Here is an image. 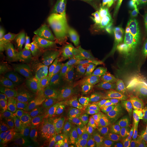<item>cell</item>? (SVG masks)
<instances>
[{"label": "cell", "instance_id": "6da1fadb", "mask_svg": "<svg viewBox=\"0 0 147 147\" xmlns=\"http://www.w3.org/2000/svg\"><path fill=\"white\" fill-rule=\"evenodd\" d=\"M95 42L114 79L123 81L131 76L138 56L132 32L104 27L95 37Z\"/></svg>", "mask_w": 147, "mask_h": 147}, {"label": "cell", "instance_id": "7a4b0ae2", "mask_svg": "<svg viewBox=\"0 0 147 147\" xmlns=\"http://www.w3.org/2000/svg\"><path fill=\"white\" fill-rule=\"evenodd\" d=\"M72 71L81 76L103 82L110 80L111 76L97 53L91 47L84 50L67 64Z\"/></svg>", "mask_w": 147, "mask_h": 147}, {"label": "cell", "instance_id": "3957f363", "mask_svg": "<svg viewBox=\"0 0 147 147\" xmlns=\"http://www.w3.org/2000/svg\"><path fill=\"white\" fill-rule=\"evenodd\" d=\"M119 107L120 104L116 101L99 100L90 102L83 116L84 126L93 131H99L116 115Z\"/></svg>", "mask_w": 147, "mask_h": 147}, {"label": "cell", "instance_id": "277c9868", "mask_svg": "<svg viewBox=\"0 0 147 147\" xmlns=\"http://www.w3.org/2000/svg\"><path fill=\"white\" fill-rule=\"evenodd\" d=\"M16 120L20 123L36 121L33 106L28 97L26 90L21 84H18L8 91Z\"/></svg>", "mask_w": 147, "mask_h": 147}, {"label": "cell", "instance_id": "5b68a950", "mask_svg": "<svg viewBox=\"0 0 147 147\" xmlns=\"http://www.w3.org/2000/svg\"><path fill=\"white\" fill-rule=\"evenodd\" d=\"M63 107L60 99L50 96L33 106L36 121L50 126L60 125L64 119Z\"/></svg>", "mask_w": 147, "mask_h": 147}, {"label": "cell", "instance_id": "8992f818", "mask_svg": "<svg viewBox=\"0 0 147 147\" xmlns=\"http://www.w3.org/2000/svg\"><path fill=\"white\" fill-rule=\"evenodd\" d=\"M132 5L131 0H117L105 19L103 27H113L132 32Z\"/></svg>", "mask_w": 147, "mask_h": 147}, {"label": "cell", "instance_id": "52a82bcc", "mask_svg": "<svg viewBox=\"0 0 147 147\" xmlns=\"http://www.w3.org/2000/svg\"><path fill=\"white\" fill-rule=\"evenodd\" d=\"M67 80L71 82L82 100L102 94L110 89L111 86L110 83L84 77L72 71L68 74Z\"/></svg>", "mask_w": 147, "mask_h": 147}, {"label": "cell", "instance_id": "ba28073f", "mask_svg": "<svg viewBox=\"0 0 147 147\" xmlns=\"http://www.w3.org/2000/svg\"><path fill=\"white\" fill-rule=\"evenodd\" d=\"M28 141L38 147H65L61 134L51 127L26 128Z\"/></svg>", "mask_w": 147, "mask_h": 147}, {"label": "cell", "instance_id": "9c48e42d", "mask_svg": "<svg viewBox=\"0 0 147 147\" xmlns=\"http://www.w3.org/2000/svg\"><path fill=\"white\" fill-rule=\"evenodd\" d=\"M62 125L61 135L64 145L67 147H88L87 145L88 129L76 120H66Z\"/></svg>", "mask_w": 147, "mask_h": 147}, {"label": "cell", "instance_id": "30bf717a", "mask_svg": "<svg viewBox=\"0 0 147 147\" xmlns=\"http://www.w3.org/2000/svg\"><path fill=\"white\" fill-rule=\"evenodd\" d=\"M34 68L18 65L10 69L5 76L0 79V99L1 103L9 101L8 91L18 84H20L30 78Z\"/></svg>", "mask_w": 147, "mask_h": 147}, {"label": "cell", "instance_id": "8fae6325", "mask_svg": "<svg viewBox=\"0 0 147 147\" xmlns=\"http://www.w3.org/2000/svg\"><path fill=\"white\" fill-rule=\"evenodd\" d=\"M124 112L129 118L142 117L147 113V93L143 88L130 92L125 100Z\"/></svg>", "mask_w": 147, "mask_h": 147}, {"label": "cell", "instance_id": "7c38bea8", "mask_svg": "<svg viewBox=\"0 0 147 147\" xmlns=\"http://www.w3.org/2000/svg\"><path fill=\"white\" fill-rule=\"evenodd\" d=\"M52 71L49 63H42L34 69L30 78L39 101L44 99L45 92L51 83Z\"/></svg>", "mask_w": 147, "mask_h": 147}, {"label": "cell", "instance_id": "4fadbf2b", "mask_svg": "<svg viewBox=\"0 0 147 147\" xmlns=\"http://www.w3.org/2000/svg\"><path fill=\"white\" fill-rule=\"evenodd\" d=\"M62 88L63 89V94L60 100L63 105V110L68 113H73L81 106L82 99L68 80L63 84Z\"/></svg>", "mask_w": 147, "mask_h": 147}, {"label": "cell", "instance_id": "5bb4252c", "mask_svg": "<svg viewBox=\"0 0 147 147\" xmlns=\"http://www.w3.org/2000/svg\"><path fill=\"white\" fill-rule=\"evenodd\" d=\"M20 142H22L21 136L15 129L6 127L1 129L0 147H11Z\"/></svg>", "mask_w": 147, "mask_h": 147}, {"label": "cell", "instance_id": "9a60e30c", "mask_svg": "<svg viewBox=\"0 0 147 147\" xmlns=\"http://www.w3.org/2000/svg\"><path fill=\"white\" fill-rule=\"evenodd\" d=\"M146 134L147 131H135L130 127H127L119 143L120 147H133Z\"/></svg>", "mask_w": 147, "mask_h": 147}, {"label": "cell", "instance_id": "2e32d148", "mask_svg": "<svg viewBox=\"0 0 147 147\" xmlns=\"http://www.w3.org/2000/svg\"><path fill=\"white\" fill-rule=\"evenodd\" d=\"M117 116H113L109 121L106 124L104 129L101 131L98 137L96 147H104L108 141L111 134L116 127L117 123Z\"/></svg>", "mask_w": 147, "mask_h": 147}, {"label": "cell", "instance_id": "e0dca14e", "mask_svg": "<svg viewBox=\"0 0 147 147\" xmlns=\"http://www.w3.org/2000/svg\"><path fill=\"white\" fill-rule=\"evenodd\" d=\"M127 127L121 125L120 123H117L104 147H115L118 145Z\"/></svg>", "mask_w": 147, "mask_h": 147}, {"label": "cell", "instance_id": "ac0fdd59", "mask_svg": "<svg viewBox=\"0 0 147 147\" xmlns=\"http://www.w3.org/2000/svg\"><path fill=\"white\" fill-rule=\"evenodd\" d=\"M136 67L143 83L147 86V58L145 56L138 55Z\"/></svg>", "mask_w": 147, "mask_h": 147}, {"label": "cell", "instance_id": "d6986e66", "mask_svg": "<svg viewBox=\"0 0 147 147\" xmlns=\"http://www.w3.org/2000/svg\"><path fill=\"white\" fill-rule=\"evenodd\" d=\"M130 127L135 131H147V113L146 115L140 118L138 121Z\"/></svg>", "mask_w": 147, "mask_h": 147}, {"label": "cell", "instance_id": "ffe728a7", "mask_svg": "<svg viewBox=\"0 0 147 147\" xmlns=\"http://www.w3.org/2000/svg\"><path fill=\"white\" fill-rule=\"evenodd\" d=\"M10 63L8 59L2 53L0 57V79L3 78L10 70Z\"/></svg>", "mask_w": 147, "mask_h": 147}, {"label": "cell", "instance_id": "44dd1931", "mask_svg": "<svg viewBox=\"0 0 147 147\" xmlns=\"http://www.w3.org/2000/svg\"><path fill=\"white\" fill-rule=\"evenodd\" d=\"M87 145L88 147H96V132L87 130Z\"/></svg>", "mask_w": 147, "mask_h": 147}, {"label": "cell", "instance_id": "7402d4cb", "mask_svg": "<svg viewBox=\"0 0 147 147\" xmlns=\"http://www.w3.org/2000/svg\"><path fill=\"white\" fill-rule=\"evenodd\" d=\"M50 85H51L50 89L59 87V85H60L59 75L57 73L55 72L53 70L51 73V84Z\"/></svg>", "mask_w": 147, "mask_h": 147}, {"label": "cell", "instance_id": "603a6c76", "mask_svg": "<svg viewBox=\"0 0 147 147\" xmlns=\"http://www.w3.org/2000/svg\"><path fill=\"white\" fill-rule=\"evenodd\" d=\"M63 94V89L62 87H56L55 88L50 89L49 96L53 98L60 99L62 95Z\"/></svg>", "mask_w": 147, "mask_h": 147}, {"label": "cell", "instance_id": "cb8c5ba5", "mask_svg": "<svg viewBox=\"0 0 147 147\" xmlns=\"http://www.w3.org/2000/svg\"><path fill=\"white\" fill-rule=\"evenodd\" d=\"M11 147H36L35 145L31 142H20L15 144Z\"/></svg>", "mask_w": 147, "mask_h": 147}, {"label": "cell", "instance_id": "d4e9b609", "mask_svg": "<svg viewBox=\"0 0 147 147\" xmlns=\"http://www.w3.org/2000/svg\"><path fill=\"white\" fill-rule=\"evenodd\" d=\"M133 147H147V134Z\"/></svg>", "mask_w": 147, "mask_h": 147}, {"label": "cell", "instance_id": "484cf974", "mask_svg": "<svg viewBox=\"0 0 147 147\" xmlns=\"http://www.w3.org/2000/svg\"><path fill=\"white\" fill-rule=\"evenodd\" d=\"M120 147V145H119V144H118V145H117V146H116V147Z\"/></svg>", "mask_w": 147, "mask_h": 147}]
</instances>
